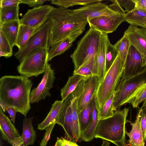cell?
<instances>
[{
  "label": "cell",
  "instance_id": "1",
  "mask_svg": "<svg viewBox=\"0 0 146 146\" xmlns=\"http://www.w3.org/2000/svg\"><path fill=\"white\" fill-rule=\"evenodd\" d=\"M33 85L29 78L22 76L5 75L0 79V106L3 111L13 107L26 117L31 106L30 94Z\"/></svg>",
  "mask_w": 146,
  "mask_h": 146
},
{
  "label": "cell",
  "instance_id": "2",
  "mask_svg": "<svg viewBox=\"0 0 146 146\" xmlns=\"http://www.w3.org/2000/svg\"><path fill=\"white\" fill-rule=\"evenodd\" d=\"M47 21L50 28L48 50L54 44L71 35L82 34L88 23L78 15L74 9L60 7H54L49 15Z\"/></svg>",
  "mask_w": 146,
  "mask_h": 146
},
{
  "label": "cell",
  "instance_id": "3",
  "mask_svg": "<svg viewBox=\"0 0 146 146\" xmlns=\"http://www.w3.org/2000/svg\"><path fill=\"white\" fill-rule=\"evenodd\" d=\"M129 109L116 110L110 116L99 120L95 138L111 142L117 146H127L125 139V124Z\"/></svg>",
  "mask_w": 146,
  "mask_h": 146
},
{
  "label": "cell",
  "instance_id": "4",
  "mask_svg": "<svg viewBox=\"0 0 146 146\" xmlns=\"http://www.w3.org/2000/svg\"><path fill=\"white\" fill-rule=\"evenodd\" d=\"M124 68V64L119 54L98 86L95 96L98 111L116 90L121 80Z\"/></svg>",
  "mask_w": 146,
  "mask_h": 146
},
{
  "label": "cell",
  "instance_id": "5",
  "mask_svg": "<svg viewBox=\"0 0 146 146\" xmlns=\"http://www.w3.org/2000/svg\"><path fill=\"white\" fill-rule=\"evenodd\" d=\"M102 33L90 27L78 42L70 55L74 69L78 68L92 56L96 55Z\"/></svg>",
  "mask_w": 146,
  "mask_h": 146
},
{
  "label": "cell",
  "instance_id": "6",
  "mask_svg": "<svg viewBox=\"0 0 146 146\" xmlns=\"http://www.w3.org/2000/svg\"><path fill=\"white\" fill-rule=\"evenodd\" d=\"M48 50L40 47L33 50L20 62L17 68L18 72L28 78L44 73L49 61Z\"/></svg>",
  "mask_w": 146,
  "mask_h": 146
},
{
  "label": "cell",
  "instance_id": "7",
  "mask_svg": "<svg viewBox=\"0 0 146 146\" xmlns=\"http://www.w3.org/2000/svg\"><path fill=\"white\" fill-rule=\"evenodd\" d=\"M146 83V66L140 72L128 78L121 80L116 90L113 106L115 111L127 104L138 90Z\"/></svg>",
  "mask_w": 146,
  "mask_h": 146
},
{
  "label": "cell",
  "instance_id": "8",
  "mask_svg": "<svg viewBox=\"0 0 146 146\" xmlns=\"http://www.w3.org/2000/svg\"><path fill=\"white\" fill-rule=\"evenodd\" d=\"M99 83V77L85 78L77 85L72 93L75 99L78 113L83 110L93 99Z\"/></svg>",
  "mask_w": 146,
  "mask_h": 146
},
{
  "label": "cell",
  "instance_id": "9",
  "mask_svg": "<svg viewBox=\"0 0 146 146\" xmlns=\"http://www.w3.org/2000/svg\"><path fill=\"white\" fill-rule=\"evenodd\" d=\"M50 31L49 23L47 21L31 36L24 47L15 53L16 59L21 62L33 50L38 48L48 49Z\"/></svg>",
  "mask_w": 146,
  "mask_h": 146
},
{
  "label": "cell",
  "instance_id": "10",
  "mask_svg": "<svg viewBox=\"0 0 146 146\" xmlns=\"http://www.w3.org/2000/svg\"><path fill=\"white\" fill-rule=\"evenodd\" d=\"M125 14L117 12L108 15H103L93 18L88 21L90 27L102 33H111L125 21Z\"/></svg>",
  "mask_w": 146,
  "mask_h": 146
},
{
  "label": "cell",
  "instance_id": "11",
  "mask_svg": "<svg viewBox=\"0 0 146 146\" xmlns=\"http://www.w3.org/2000/svg\"><path fill=\"white\" fill-rule=\"evenodd\" d=\"M55 78L54 70L52 69L51 65L48 63L46 71L41 81L36 87L31 91L30 100L31 104L45 99L47 96H51L49 90L53 87Z\"/></svg>",
  "mask_w": 146,
  "mask_h": 146
},
{
  "label": "cell",
  "instance_id": "12",
  "mask_svg": "<svg viewBox=\"0 0 146 146\" xmlns=\"http://www.w3.org/2000/svg\"><path fill=\"white\" fill-rule=\"evenodd\" d=\"M54 8L50 5H45L29 9L19 19L20 24L40 28L47 21L48 16Z\"/></svg>",
  "mask_w": 146,
  "mask_h": 146
},
{
  "label": "cell",
  "instance_id": "13",
  "mask_svg": "<svg viewBox=\"0 0 146 146\" xmlns=\"http://www.w3.org/2000/svg\"><path fill=\"white\" fill-rule=\"evenodd\" d=\"M128 37L131 45L140 54L142 66H146V28L130 25L124 33Z\"/></svg>",
  "mask_w": 146,
  "mask_h": 146
},
{
  "label": "cell",
  "instance_id": "14",
  "mask_svg": "<svg viewBox=\"0 0 146 146\" xmlns=\"http://www.w3.org/2000/svg\"><path fill=\"white\" fill-rule=\"evenodd\" d=\"M73 98L70 94L64 100L57 123L64 129L67 139L76 142L73 124L72 111L71 106Z\"/></svg>",
  "mask_w": 146,
  "mask_h": 146
},
{
  "label": "cell",
  "instance_id": "15",
  "mask_svg": "<svg viewBox=\"0 0 146 146\" xmlns=\"http://www.w3.org/2000/svg\"><path fill=\"white\" fill-rule=\"evenodd\" d=\"M74 10L78 15L87 22L88 20L94 18L110 15L117 12L110 9L108 5L102 2L89 4Z\"/></svg>",
  "mask_w": 146,
  "mask_h": 146
},
{
  "label": "cell",
  "instance_id": "16",
  "mask_svg": "<svg viewBox=\"0 0 146 146\" xmlns=\"http://www.w3.org/2000/svg\"><path fill=\"white\" fill-rule=\"evenodd\" d=\"M145 68L143 67L140 54L131 45L125 63L121 79H126L134 76L141 72Z\"/></svg>",
  "mask_w": 146,
  "mask_h": 146
},
{
  "label": "cell",
  "instance_id": "17",
  "mask_svg": "<svg viewBox=\"0 0 146 146\" xmlns=\"http://www.w3.org/2000/svg\"><path fill=\"white\" fill-rule=\"evenodd\" d=\"M0 129L3 139L12 145L21 136L15 125L5 114L1 107Z\"/></svg>",
  "mask_w": 146,
  "mask_h": 146
},
{
  "label": "cell",
  "instance_id": "18",
  "mask_svg": "<svg viewBox=\"0 0 146 146\" xmlns=\"http://www.w3.org/2000/svg\"><path fill=\"white\" fill-rule=\"evenodd\" d=\"M141 108L139 109L134 123L129 121L132 126L131 131L128 132L126 130L125 134L129 137L128 145L129 146H145L142 132L140 124Z\"/></svg>",
  "mask_w": 146,
  "mask_h": 146
},
{
  "label": "cell",
  "instance_id": "19",
  "mask_svg": "<svg viewBox=\"0 0 146 146\" xmlns=\"http://www.w3.org/2000/svg\"><path fill=\"white\" fill-rule=\"evenodd\" d=\"M108 39V34L102 33L96 55V61L99 75V83L103 79L106 73L105 56L107 43Z\"/></svg>",
  "mask_w": 146,
  "mask_h": 146
},
{
  "label": "cell",
  "instance_id": "20",
  "mask_svg": "<svg viewBox=\"0 0 146 146\" xmlns=\"http://www.w3.org/2000/svg\"><path fill=\"white\" fill-rule=\"evenodd\" d=\"M81 34L78 33L71 35L53 45L48 50V61H50L54 57L62 54L68 49L77 38Z\"/></svg>",
  "mask_w": 146,
  "mask_h": 146
},
{
  "label": "cell",
  "instance_id": "21",
  "mask_svg": "<svg viewBox=\"0 0 146 146\" xmlns=\"http://www.w3.org/2000/svg\"><path fill=\"white\" fill-rule=\"evenodd\" d=\"M64 102L62 100H56L55 101L46 117L38 124L37 129L45 130L50 125L57 123Z\"/></svg>",
  "mask_w": 146,
  "mask_h": 146
},
{
  "label": "cell",
  "instance_id": "22",
  "mask_svg": "<svg viewBox=\"0 0 146 146\" xmlns=\"http://www.w3.org/2000/svg\"><path fill=\"white\" fill-rule=\"evenodd\" d=\"M73 74L80 75L85 78L99 77L96 55L92 56L78 68L74 70Z\"/></svg>",
  "mask_w": 146,
  "mask_h": 146
},
{
  "label": "cell",
  "instance_id": "23",
  "mask_svg": "<svg viewBox=\"0 0 146 146\" xmlns=\"http://www.w3.org/2000/svg\"><path fill=\"white\" fill-rule=\"evenodd\" d=\"M20 25L19 20L10 21L0 25V29L4 34L12 48L16 45Z\"/></svg>",
  "mask_w": 146,
  "mask_h": 146
},
{
  "label": "cell",
  "instance_id": "24",
  "mask_svg": "<svg viewBox=\"0 0 146 146\" xmlns=\"http://www.w3.org/2000/svg\"><path fill=\"white\" fill-rule=\"evenodd\" d=\"M98 112L96 106L95 97L94 99L91 120L87 128L81 135L80 138L82 140L86 142L90 141L95 138V132L99 120Z\"/></svg>",
  "mask_w": 146,
  "mask_h": 146
},
{
  "label": "cell",
  "instance_id": "25",
  "mask_svg": "<svg viewBox=\"0 0 146 146\" xmlns=\"http://www.w3.org/2000/svg\"><path fill=\"white\" fill-rule=\"evenodd\" d=\"M33 117L23 119V132L21 135L24 146L33 145L36 138V134L33 125Z\"/></svg>",
  "mask_w": 146,
  "mask_h": 146
},
{
  "label": "cell",
  "instance_id": "26",
  "mask_svg": "<svg viewBox=\"0 0 146 146\" xmlns=\"http://www.w3.org/2000/svg\"><path fill=\"white\" fill-rule=\"evenodd\" d=\"M125 21L131 25L145 27L146 23V11L135 8L129 12L125 13Z\"/></svg>",
  "mask_w": 146,
  "mask_h": 146
},
{
  "label": "cell",
  "instance_id": "27",
  "mask_svg": "<svg viewBox=\"0 0 146 146\" xmlns=\"http://www.w3.org/2000/svg\"><path fill=\"white\" fill-rule=\"evenodd\" d=\"M40 28H35L20 25L15 45L18 48V50L24 47L31 36Z\"/></svg>",
  "mask_w": 146,
  "mask_h": 146
},
{
  "label": "cell",
  "instance_id": "28",
  "mask_svg": "<svg viewBox=\"0 0 146 146\" xmlns=\"http://www.w3.org/2000/svg\"><path fill=\"white\" fill-rule=\"evenodd\" d=\"M85 77L78 74H73L70 76L66 84L60 90L62 100L64 101L76 88L79 82Z\"/></svg>",
  "mask_w": 146,
  "mask_h": 146
},
{
  "label": "cell",
  "instance_id": "29",
  "mask_svg": "<svg viewBox=\"0 0 146 146\" xmlns=\"http://www.w3.org/2000/svg\"><path fill=\"white\" fill-rule=\"evenodd\" d=\"M19 5L0 8V25L11 21L19 20Z\"/></svg>",
  "mask_w": 146,
  "mask_h": 146
},
{
  "label": "cell",
  "instance_id": "30",
  "mask_svg": "<svg viewBox=\"0 0 146 146\" xmlns=\"http://www.w3.org/2000/svg\"><path fill=\"white\" fill-rule=\"evenodd\" d=\"M94 99L83 110L78 113L81 135L87 128L90 121Z\"/></svg>",
  "mask_w": 146,
  "mask_h": 146
},
{
  "label": "cell",
  "instance_id": "31",
  "mask_svg": "<svg viewBox=\"0 0 146 146\" xmlns=\"http://www.w3.org/2000/svg\"><path fill=\"white\" fill-rule=\"evenodd\" d=\"M117 92L116 90L113 92L98 111V117L99 120L110 116L115 111L113 104Z\"/></svg>",
  "mask_w": 146,
  "mask_h": 146
},
{
  "label": "cell",
  "instance_id": "32",
  "mask_svg": "<svg viewBox=\"0 0 146 146\" xmlns=\"http://www.w3.org/2000/svg\"><path fill=\"white\" fill-rule=\"evenodd\" d=\"M131 45L128 37L125 33L123 37L114 45L124 64Z\"/></svg>",
  "mask_w": 146,
  "mask_h": 146
},
{
  "label": "cell",
  "instance_id": "33",
  "mask_svg": "<svg viewBox=\"0 0 146 146\" xmlns=\"http://www.w3.org/2000/svg\"><path fill=\"white\" fill-rule=\"evenodd\" d=\"M52 4L65 8L76 5L84 6L89 4L101 2L102 0H52Z\"/></svg>",
  "mask_w": 146,
  "mask_h": 146
},
{
  "label": "cell",
  "instance_id": "34",
  "mask_svg": "<svg viewBox=\"0 0 146 146\" xmlns=\"http://www.w3.org/2000/svg\"><path fill=\"white\" fill-rule=\"evenodd\" d=\"M119 53L114 45L111 44L109 38L107 43L105 56V68L106 73L111 67Z\"/></svg>",
  "mask_w": 146,
  "mask_h": 146
},
{
  "label": "cell",
  "instance_id": "35",
  "mask_svg": "<svg viewBox=\"0 0 146 146\" xmlns=\"http://www.w3.org/2000/svg\"><path fill=\"white\" fill-rule=\"evenodd\" d=\"M146 101V83L135 92L127 103L131 104L134 108H139V105Z\"/></svg>",
  "mask_w": 146,
  "mask_h": 146
},
{
  "label": "cell",
  "instance_id": "36",
  "mask_svg": "<svg viewBox=\"0 0 146 146\" xmlns=\"http://www.w3.org/2000/svg\"><path fill=\"white\" fill-rule=\"evenodd\" d=\"M71 106L72 111L73 124L76 142L80 138L81 133L80 129L78 113L75 102V99L73 97Z\"/></svg>",
  "mask_w": 146,
  "mask_h": 146
},
{
  "label": "cell",
  "instance_id": "37",
  "mask_svg": "<svg viewBox=\"0 0 146 146\" xmlns=\"http://www.w3.org/2000/svg\"><path fill=\"white\" fill-rule=\"evenodd\" d=\"M0 51L13 53L12 48L3 31L0 29Z\"/></svg>",
  "mask_w": 146,
  "mask_h": 146
},
{
  "label": "cell",
  "instance_id": "38",
  "mask_svg": "<svg viewBox=\"0 0 146 146\" xmlns=\"http://www.w3.org/2000/svg\"><path fill=\"white\" fill-rule=\"evenodd\" d=\"M141 108V111L140 122L143 139L144 140L145 133L146 130V101L144 102Z\"/></svg>",
  "mask_w": 146,
  "mask_h": 146
},
{
  "label": "cell",
  "instance_id": "39",
  "mask_svg": "<svg viewBox=\"0 0 146 146\" xmlns=\"http://www.w3.org/2000/svg\"><path fill=\"white\" fill-rule=\"evenodd\" d=\"M119 5L125 9V11L127 13L130 12L134 9L135 4L133 0H117Z\"/></svg>",
  "mask_w": 146,
  "mask_h": 146
},
{
  "label": "cell",
  "instance_id": "40",
  "mask_svg": "<svg viewBox=\"0 0 146 146\" xmlns=\"http://www.w3.org/2000/svg\"><path fill=\"white\" fill-rule=\"evenodd\" d=\"M56 124H53L47 127L45 130L46 132L40 145V146H46L50 138L51 134Z\"/></svg>",
  "mask_w": 146,
  "mask_h": 146
},
{
  "label": "cell",
  "instance_id": "41",
  "mask_svg": "<svg viewBox=\"0 0 146 146\" xmlns=\"http://www.w3.org/2000/svg\"><path fill=\"white\" fill-rule=\"evenodd\" d=\"M54 146H79L76 142L66 139L62 137H57V141Z\"/></svg>",
  "mask_w": 146,
  "mask_h": 146
},
{
  "label": "cell",
  "instance_id": "42",
  "mask_svg": "<svg viewBox=\"0 0 146 146\" xmlns=\"http://www.w3.org/2000/svg\"><path fill=\"white\" fill-rule=\"evenodd\" d=\"M49 0H22L21 3L26 4L33 8L42 5L45 2L50 1Z\"/></svg>",
  "mask_w": 146,
  "mask_h": 146
},
{
  "label": "cell",
  "instance_id": "43",
  "mask_svg": "<svg viewBox=\"0 0 146 146\" xmlns=\"http://www.w3.org/2000/svg\"><path fill=\"white\" fill-rule=\"evenodd\" d=\"M21 2L22 0H0V8L19 5Z\"/></svg>",
  "mask_w": 146,
  "mask_h": 146
},
{
  "label": "cell",
  "instance_id": "44",
  "mask_svg": "<svg viewBox=\"0 0 146 146\" xmlns=\"http://www.w3.org/2000/svg\"><path fill=\"white\" fill-rule=\"evenodd\" d=\"M110 1L113 2V3L108 5L109 8L115 12L124 14H125V10L122 9L117 0H112Z\"/></svg>",
  "mask_w": 146,
  "mask_h": 146
},
{
  "label": "cell",
  "instance_id": "45",
  "mask_svg": "<svg viewBox=\"0 0 146 146\" xmlns=\"http://www.w3.org/2000/svg\"><path fill=\"white\" fill-rule=\"evenodd\" d=\"M6 110L9 114L12 122L14 124L17 111L14 108L11 107L6 108Z\"/></svg>",
  "mask_w": 146,
  "mask_h": 146
},
{
  "label": "cell",
  "instance_id": "46",
  "mask_svg": "<svg viewBox=\"0 0 146 146\" xmlns=\"http://www.w3.org/2000/svg\"><path fill=\"white\" fill-rule=\"evenodd\" d=\"M135 8L146 11V0H133Z\"/></svg>",
  "mask_w": 146,
  "mask_h": 146
},
{
  "label": "cell",
  "instance_id": "47",
  "mask_svg": "<svg viewBox=\"0 0 146 146\" xmlns=\"http://www.w3.org/2000/svg\"><path fill=\"white\" fill-rule=\"evenodd\" d=\"M12 145V146H24L21 135L19 138L13 143Z\"/></svg>",
  "mask_w": 146,
  "mask_h": 146
},
{
  "label": "cell",
  "instance_id": "48",
  "mask_svg": "<svg viewBox=\"0 0 146 146\" xmlns=\"http://www.w3.org/2000/svg\"><path fill=\"white\" fill-rule=\"evenodd\" d=\"M13 53H8L0 51V56H3L6 58H8L11 56Z\"/></svg>",
  "mask_w": 146,
  "mask_h": 146
},
{
  "label": "cell",
  "instance_id": "49",
  "mask_svg": "<svg viewBox=\"0 0 146 146\" xmlns=\"http://www.w3.org/2000/svg\"><path fill=\"white\" fill-rule=\"evenodd\" d=\"M110 142L102 139V143L101 146H110Z\"/></svg>",
  "mask_w": 146,
  "mask_h": 146
},
{
  "label": "cell",
  "instance_id": "50",
  "mask_svg": "<svg viewBox=\"0 0 146 146\" xmlns=\"http://www.w3.org/2000/svg\"><path fill=\"white\" fill-rule=\"evenodd\" d=\"M145 141L146 142V130L145 132Z\"/></svg>",
  "mask_w": 146,
  "mask_h": 146
},
{
  "label": "cell",
  "instance_id": "51",
  "mask_svg": "<svg viewBox=\"0 0 146 146\" xmlns=\"http://www.w3.org/2000/svg\"><path fill=\"white\" fill-rule=\"evenodd\" d=\"M145 28H146V24H145Z\"/></svg>",
  "mask_w": 146,
  "mask_h": 146
}]
</instances>
